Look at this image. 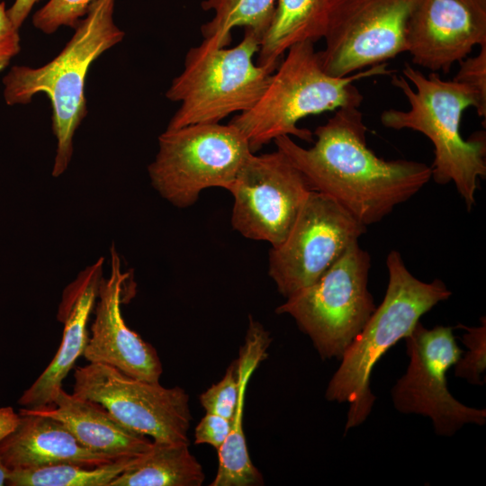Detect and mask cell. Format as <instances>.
Wrapping results in <instances>:
<instances>
[{
    "instance_id": "cell-1",
    "label": "cell",
    "mask_w": 486,
    "mask_h": 486,
    "mask_svg": "<svg viewBox=\"0 0 486 486\" xmlns=\"http://www.w3.org/2000/svg\"><path fill=\"white\" fill-rule=\"evenodd\" d=\"M366 130L359 108L345 107L316 128L310 148L286 135L274 142L312 190L332 197L367 227L418 194L431 179V167L377 157L366 144Z\"/></svg>"
},
{
    "instance_id": "cell-2",
    "label": "cell",
    "mask_w": 486,
    "mask_h": 486,
    "mask_svg": "<svg viewBox=\"0 0 486 486\" xmlns=\"http://www.w3.org/2000/svg\"><path fill=\"white\" fill-rule=\"evenodd\" d=\"M114 6L115 0H95L53 59L38 68L13 66L3 77V95L7 105L28 104L38 94L49 97L57 140L54 177L68 167L74 135L87 113L85 87L91 65L125 36L114 22Z\"/></svg>"
},
{
    "instance_id": "cell-3",
    "label": "cell",
    "mask_w": 486,
    "mask_h": 486,
    "mask_svg": "<svg viewBox=\"0 0 486 486\" xmlns=\"http://www.w3.org/2000/svg\"><path fill=\"white\" fill-rule=\"evenodd\" d=\"M402 76L392 75V84L410 104L407 111L388 109L380 116L389 129H410L424 134L434 146L431 179L439 184L453 182L470 211L475 204L479 180L486 176L485 131L464 140L460 124L466 108H476L472 92L454 80H444L436 72L425 76L405 64Z\"/></svg>"
},
{
    "instance_id": "cell-4",
    "label": "cell",
    "mask_w": 486,
    "mask_h": 486,
    "mask_svg": "<svg viewBox=\"0 0 486 486\" xmlns=\"http://www.w3.org/2000/svg\"><path fill=\"white\" fill-rule=\"evenodd\" d=\"M285 53L259 100L229 122L244 134L253 153L285 135L312 141L313 133L299 128V121L340 108H359L364 96L354 82L392 73L388 63H382L347 76H331L322 69L311 41L294 44Z\"/></svg>"
},
{
    "instance_id": "cell-5",
    "label": "cell",
    "mask_w": 486,
    "mask_h": 486,
    "mask_svg": "<svg viewBox=\"0 0 486 486\" xmlns=\"http://www.w3.org/2000/svg\"><path fill=\"white\" fill-rule=\"evenodd\" d=\"M386 266L384 298L343 353L326 390L328 400L349 405L345 431L360 426L372 410L375 397L370 377L376 363L412 332L422 315L452 295L440 279L425 283L416 278L397 250L388 254Z\"/></svg>"
},
{
    "instance_id": "cell-6",
    "label": "cell",
    "mask_w": 486,
    "mask_h": 486,
    "mask_svg": "<svg viewBox=\"0 0 486 486\" xmlns=\"http://www.w3.org/2000/svg\"><path fill=\"white\" fill-rule=\"evenodd\" d=\"M261 39L249 30L234 47H220L213 39L186 53L183 71L166 97L180 106L166 129L217 123L231 113L250 109L266 91L275 69L254 61Z\"/></svg>"
},
{
    "instance_id": "cell-7",
    "label": "cell",
    "mask_w": 486,
    "mask_h": 486,
    "mask_svg": "<svg viewBox=\"0 0 486 486\" xmlns=\"http://www.w3.org/2000/svg\"><path fill=\"white\" fill-rule=\"evenodd\" d=\"M371 257L359 241L315 283L276 308L311 340L323 360L338 358L364 327L376 306L368 289Z\"/></svg>"
},
{
    "instance_id": "cell-8",
    "label": "cell",
    "mask_w": 486,
    "mask_h": 486,
    "mask_svg": "<svg viewBox=\"0 0 486 486\" xmlns=\"http://www.w3.org/2000/svg\"><path fill=\"white\" fill-rule=\"evenodd\" d=\"M253 152L230 123H197L166 130L148 166L152 186L167 202L187 208L211 187L228 191Z\"/></svg>"
},
{
    "instance_id": "cell-9",
    "label": "cell",
    "mask_w": 486,
    "mask_h": 486,
    "mask_svg": "<svg viewBox=\"0 0 486 486\" xmlns=\"http://www.w3.org/2000/svg\"><path fill=\"white\" fill-rule=\"evenodd\" d=\"M332 197L311 190L284 240L269 252L268 274L284 298L315 283L365 233Z\"/></svg>"
},
{
    "instance_id": "cell-10",
    "label": "cell",
    "mask_w": 486,
    "mask_h": 486,
    "mask_svg": "<svg viewBox=\"0 0 486 486\" xmlns=\"http://www.w3.org/2000/svg\"><path fill=\"white\" fill-rule=\"evenodd\" d=\"M73 394L102 405L120 423L157 442L189 443V396L178 386L139 380L104 364L74 372Z\"/></svg>"
},
{
    "instance_id": "cell-11",
    "label": "cell",
    "mask_w": 486,
    "mask_h": 486,
    "mask_svg": "<svg viewBox=\"0 0 486 486\" xmlns=\"http://www.w3.org/2000/svg\"><path fill=\"white\" fill-rule=\"evenodd\" d=\"M418 0H335L318 51L322 69L344 77L407 52V28Z\"/></svg>"
},
{
    "instance_id": "cell-12",
    "label": "cell",
    "mask_w": 486,
    "mask_h": 486,
    "mask_svg": "<svg viewBox=\"0 0 486 486\" xmlns=\"http://www.w3.org/2000/svg\"><path fill=\"white\" fill-rule=\"evenodd\" d=\"M405 341L410 363L392 390L395 409L429 418L435 432L445 436L468 423L484 425L485 409L463 404L448 390L446 373L464 353L452 328L428 329L418 321Z\"/></svg>"
},
{
    "instance_id": "cell-13",
    "label": "cell",
    "mask_w": 486,
    "mask_h": 486,
    "mask_svg": "<svg viewBox=\"0 0 486 486\" xmlns=\"http://www.w3.org/2000/svg\"><path fill=\"white\" fill-rule=\"evenodd\" d=\"M312 189L281 150L246 160L228 189L233 197L231 224L243 237L281 244Z\"/></svg>"
},
{
    "instance_id": "cell-14",
    "label": "cell",
    "mask_w": 486,
    "mask_h": 486,
    "mask_svg": "<svg viewBox=\"0 0 486 486\" xmlns=\"http://www.w3.org/2000/svg\"><path fill=\"white\" fill-rule=\"evenodd\" d=\"M486 44V0H418L407 28L414 65L443 72Z\"/></svg>"
},
{
    "instance_id": "cell-15",
    "label": "cell",
    "mask_w": 486,
    "mask_h": 486,
    "mask_svg": "<svg viewBox=\"0 0 486 486\" xmlns=\"http://www.w3.org/2000/svg\"><path fill=\"white\" fill-rule=\"evenodd\" d=\"M110 256V274L101 280L91 336L83 356L89 363L110 365L130 377L159 382L163 368L157 350L123 320L122 293L129 274L122 270L121 258L113 244Z\"/></svg>"
},
{
    "instance_id": "cell-16",
    "label": "cell",
    "mask_w": 486,
    "mask_h": 486,
    "mask_svg": "<svg viewBox=\"0 0 486 486\" xmlns=\"http://www.w3.org/2000/svg\"><path fill=\"white\" fill-rule=\"evenodd\" d=\"M104 258L81 271L64 290L57 318L64 324L60 346L52 361L22 394L18 403L27 409L52 405L62 382L83 355L88 340L87 323L103 278Z\"/></svg>"
},
{
    "instance_id": "cell-17",
    "label": "cell",
    "mask_w": 486,
    "mask_h": 486,
    "mask_svg": "<svg viewBox=\"0 0 486 486\" xmlns=\"http://www.w3.org/2000/svg\"><path fill=\"white\" fill-rule=\"evenodd\" d=\"M19 413L16 429L0 443V460L9 471L59 464L97 466L122 458L86 448L53 418L26 409Z\"/></svg>"
},
{
    "instance_id": "cell-18",
    "label": "cell",
    "mask_w": 486,
    "mask_h": 486,
    "mask_svg": "<svg viewBox=\"0 0 486 486\" xmlns=\"http://www.w3.org/2000/svg\"><path fill=\"white\" fill-rule=\"evenodd\" d=\"M25 409L60 421L80 444L94 452L117 457L140 456L153 443L147 436L123 426L102 405L68 394L62 388L52 405Z\"/></svg>"
},
{
    "instance_id": "cell-19",
    "label": "cell",
    "mask_w": 486,
    "mask_h": 486,
    "mask_svg": "<svg viewBox=\"0 0 486 486\" xmlns=\"http://www.w3.org/2000/svg\"><path fill=\"white\" fill-rule=\"evenodd\" d=\"M271 342L269 333L264 327L249 318L245 342L235 361L241 374V387L236 410L232 418L231 430L223 445L217 450L219 465L215 479L211 486H256L263 485L264 479L253 464L248 454L243 429V413L248 382L265 360Z\"/></svg>"
},
{
    "instance_id": "cell-20",
    "label": "cell",
    "mask_w": 486,
    "mask_h": 486,
    "mask_svg": "<svg viewBox=\"0 0 486 486\" xmlns=\"http://www.w3.org/2000/svg\"><path fill=\"white\" fill-rule=\"evenodd\" d=\"M335 0H276L270 24L262 38L256 64L276 69L292 45L315 43L326 33Z\"/></svg>"
},
{
    "instance_id": "cell-21",
    "label": "cell",
    "mask_w": 486,
    "mask_h": 486,
    "mask_svg": "<svg viewBox=\"0 0 486 486\" xmlns=\"http://www.w3.org/2000/svg\"><path fill=\"white\" fill-rule=\"evenodd\" d=\"M204 477L189 443L153 441L109 486H201Z\"/></svg>"
},
{
    "instance_id": "cell-22",
    "label": "cell",
    "mask_w": 486,
    "mask_h": 486,
    "mask_svg": "<svg viewBox=\"0 0 486 486\" xmlns=\"http://www.w3.org/2000/svg\"><path fill=\"white\" fill-rule=\"evenodd\" d=\"M276 0H203V11H212V18L202 24L203 39H213L220 47H228L231 32L242 27L256 34L262 40L274 10Z\"/></svg>"
},
{
    "instance_id": "cell-23",
    "label": "cell",
    "mask_w": 486,
    "mask_h": 486,
    "mask_svg": "<svg viewBox=\"0 0 486 486\" xmlns=\"http://www.w3.org/2000/svg\"><path fill=\"white\" fill-rule=\"evenodd\" d=\"M136 457H122L97 466L59 464L35 469L11 470V486H109Z\"/></svg>"
},
{
    "instance_id": "cell-24",
    "label": "cell",
    "mask_w": 486,
    "mask_h": 486,
    "mask_svg": "<svg viewBox=\"0 0 486 486\" xmlns=\"http://www.w3.org/2000/svg\"><path fill=\"white\" fill-rule=\"evenodd\" d=\"M95 0H49L32 15V24L45 34L60 27L75 28Z\"/></svg>"
},
{
    "instance_id": "cell-25",
    "label": "cell",
    "mask_w": 486,
    "mask_h": 486,
    "mask_svg": "<svg viewBox=\"0 0 486 486\" xmlns=\"http://www.w3.org/2000/svg\"><path fill=\"white\" fill-rule=\"evenodd\" d=\"M479 327L459 325L465 330L461 340L468 351L454 364L455 375L472 384L482 385V374L486 369V321L481 318Z\"/></svg>"
},
{
    "instance_id": "cell-26",
    "label": "cell",
    "mask_w": 486,
    "mask_h": 486,
    "mask_svg": "<svg viewBox=\"0 0 486 486\" xmlns=\"http://www.w3.org/2000/svg\"><path fill=\"white\" fill-rule=\"evenodd\" d=\"M241 387V374L236 363L231 364L220 381L203 392L199 400L206 412L232 420Z\"/></svg>"
},
{
    "instance_id": "cell-27",
    "label": "cell",
    "mask_w": 486,
    "mask_h": 486,
    "mask_svg": "<svg viewBox=\"0 0 486 486\" xmlns=\"http://www.w3.org/2000/svg\"><path fill=\"white\" fill-rule=\"evenodd\" d=\"M453 80L466 86L474 94L477 114L486 117V44L480 46L476 56L466 57Z\"/></svg>"
},
{
    "instance_id": "cell-28",
    "label": "cell",
    "mask_w": 486,
    "mask_h": 486,
    "mask_svg": "<svg viewBox=\"0 0 486 486\" xmlns=\"http://www.w3.org/2000/svg\"><path fill=\"white\" fill-rule=\"evenodd\" d=\"M232 420L222 416L206 412L194 430L195 444H207L217 450L229 436Z\"/></svg>"
},
{
    "instance_id": "cell-29",
    "label": "cell",
    "mask_w": 486,
    "mask_h": 486,
    "mask_svg": "<svg viewBox=\"0 0 486 486\" xmlns=\"http://www.w3.org/2000/svg\"><path fill=\"white\" fill-rule=\"evenodd\" d=\"M21 50L19 29L11 22L6 4L0 2V73Z\"/></svg>"
},
{
    "instance_id": "cell-30",
    "label": "cell",
    "mask_w": 486,
    "mask_h": 486,
    "mask_svg": "<svg viewBox=\"0 0 486 486\" xmlns=\"http://www.w3.org/2000/svg\"><path fill=\"white\" fill-rule=\"evenodd\" d=\"M39 1L40 0H14L7 8L9 18L16 28L20 29Z\"/></svg>"
},
{
    "instance_id": "cell-31",
    "label": "cell",
    "mask_w": 486,
    "mask_h": 486,
    "mask_svg": "<svg viewBox=\"0 0 486 486\" xmlns=\"http://www.w3.org/2000/svg\"><path fill=\"white\" fill-rule=\"evenodd\" d=\"M20 419L12 407L0 408V443L16 429Z\"/></svg>"
},
{
    "instance_id": "cell-32",
    "label": "cell",
    "mask_w": 486,
    "mask_h": 486,
    "mask_svg": "<svg viewBox=\"0 0 486 486\" xmlns=\"http://www.w3.org/2000/svg\"><path fill=\"white\" fill-rule=\"evenodd\" d=\"M9 472L10 471L2 464L0 460V486L6 484Z\"/></svg>"
},
{
    "instance_id": "cell-33",
    "label": "cell",
    "mask_w": 486,
    "mask_h": 486,
    "mask_svg": "<svg viewBox=\"0 0 486 486\" xmlns=\"http://www.w3.org/2000/svg\"><path fill=\"white\" fill-rule=\"evenodd\" d=\"M0 2H2V0H0Z\"/></svg>"
}]
</instances>
